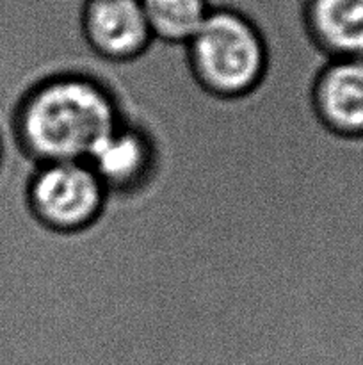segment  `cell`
<instances>
[{"mask_svg": "<svg viewBox=\"0 0 363 365\" xmlns=\"http://www.w3.org/2000/svg\"><path fill=\"white\" fill-rule=\"evenodd\" d=\"M117 125L120 116L109 93L78 75L36 86L14 118L18 145L36 164L85 160L93 146Z\"/></svg>", "mask_w": 363, "mask_h": 365, "instance_id": "1", "label": "cell"}, {"mask_svg": "<svg viewBox=\"0 0 363 365\" xmlns=\"http://www.w3.org/2000/svg\"><path fill=\"white\" fill-rule=\"evenodd\" d=\"M187 50L199 82L223 96L249 91L265 63L258 29L242 11L228 6L212 7Z\"/></svg>", "mask_w": 363, "mask_h": 365, "instance_id": "2", "label": "cell"}, {"mask_svg": "<svg viewBox=\"0 0 363 365\" xmlns=\"http://www.w3.org/2000/svg\"><path fill=\"white\" fill-rule=\"evenodd\" d=\"M105 187L85 160L39 164L28 184L31 210L53 230H77L98 216Z\"/></svg>", "mask_w": 363, "mask_h": 365, "instance_id": "3", "label": "cell"}, {"mask_svg": "<svg viewBox=\"0 0 363 365\" xmlns=\"http://www.w3.org/2000/svg\"><path fill=\"white\" fill-rule=\"evenodd\" d=\"M80 27L88 45L107 59H130L153 39L141 0H82Z\"/></svg>", "mask_w": 363, "mask_h": 365, "instance_id": "4", "label": "cell"}, {"mask_svg": "<svg viewBox=\"0 0 363 365\" xmlns=\"http://www.w3.org/2000/svg\"><path fill=\"white\" fill-rule=\"evenodd\" d=\"M85 163L105 191H130L148 178L153 150L149 139L139 128L120 121L116 128L93 146Z\"/></svg>", "mask_w": 363, "mask_h": 365, "instance_id": "5", "label": "cell"}, {"mask_svg": "<svg viewBox=\"0 0 363 365\" xmlns=\"http://www.w3.org/2000/svg\"><path fill=\"white\" fill-rule=\"evenodd\" d=\"M315 103L327 127L363 134V59H335L320 75Z\"/></svg>", "mask_w": 363, "mask_h": 365, "instance_id": "6", "label": "cell"}, {"mask_svg": "<svg viewBox=\"0 0 363 365\" xmlns=\"http://www.w3.org/2000/svg\"><path fill=\"white\" fill-rule=\"evenodd\" d=\"M313 39L333 59H363V0H301Z\"/></svg>", "mask_w": 363, "mask_h": 365, "instance_id": "7", "label": "cell"}, {"mask_svg": "<svg viewBox=\"0 0 363 365\" xmlns=\"http://www.w3.org/2000/svg\"><path fill=\"white\" fill-rule=\"evenodd\" d=\"M155 39L187 45L212 11L210 0H141Z\"/></svg>", "mask_w": 363, "mask_h": 365, "instance_id": "8", "label": "cell"}]
</instances>
